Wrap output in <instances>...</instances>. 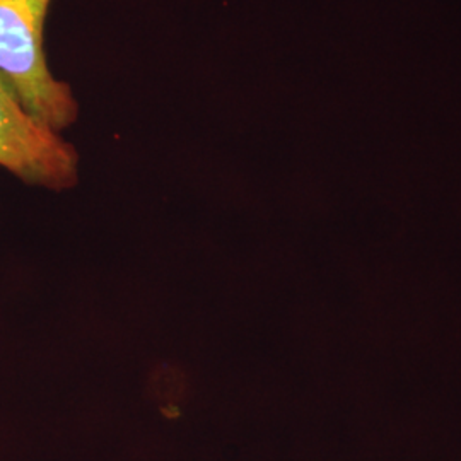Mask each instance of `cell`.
<instances>
[{
	"instance_id": "6da1fadb",
	"label": "cell",
	"mask_w": 461,
	"mask_h": 461,
	"mask_svg": "<svg viewBox=\"0 0 461 461\" xmlns=\"http://www.w3.org/2000/svg\"><path fill=\"white\" fill-rule=\"evenodd\" d=\"M51 0H0V81L21 106L55 132L70 127L79 104L50 72L43 30Z\"/></svg>"
},
{
	"instance_id": "7a4b0ae2",
	"label": "cell",
	"mask_w": 461,
	"mask_h": 461,
	"mask_svg": "<svg viewBox=\"0 0 461 461\" xmlns=\"http://www.w3.org/2000/svg\"><path fill=\"white\" fill-rule=\"evenodd\" d=\"M77 165L74 146L28 113L0 81V167L21 182L60 192L77 183Z\"/></svg>"
}]
</instances>
